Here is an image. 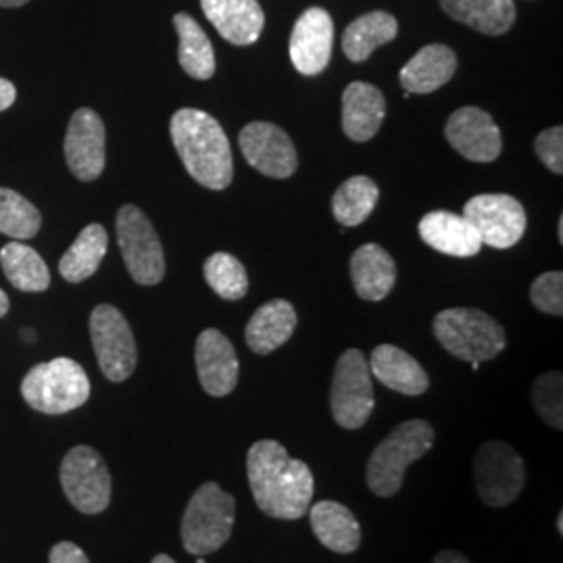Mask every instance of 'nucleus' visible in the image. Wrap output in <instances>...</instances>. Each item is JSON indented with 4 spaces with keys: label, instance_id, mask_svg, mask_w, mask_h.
Wrapping results in <instances>:
<instances>
[{
    "label": "nucleus",
    "instance_id": "obj_28",
    "mask_svg": "<svg viewBox=\"0 0 563 563\" xmlns=\"http://www.w3.org/2000/svg\"><path fill=\"white\" fill-rule=\"evenodd\" d=\"M109 236L101 223H90L81 230L69 251L60 257V276L71 284L88 280L97 274L107 255Z\"/></svg>",
    "mask_w": 563,
    "mask_h": 563
},
{
    "label": "nucleus",
    "instance_id": "obj_23",
    "mask_svg": "<svg viewBox=\"0 0 563 563\" xmlns=\"http://www.w3.org/2000/svg\"><path fill=\"white\" fill-rule=\"evenodd\" d=\"M457 57L444 44H428L401 69V86L409 95H430L453 80Z\"/></svg>",
    "mask_w": 563,
    "mask_h": 563
},
{
    "label": "nucleus",
    "instance_id": "obj_18",
    "mask_svg": "<svg viewBox=\"0 0 563 563\" xmlns=\"http://www.w3.org/2000/svg\"><path fill=\"white\" fill-rule=\"evenodd\" d=\"M205 18L222 34V38L249 46L262 36L265 13L257 0H201Z\"/></svg>",
    "mask_w": 563,
    "mask_h": 563
},
{
    "label": "nucleus",
    "instance_id": "obj_22",
    "mask_svg": "<svg viewBox=\"0 0 563 563\" xmlns=\"http://www.w3.org/2000/svg\"><path fill=\"white\" fill-rule=\"evenodd\" d=\"M351 280L363 301H383L397 282V265L380 244H363L351 257Z\"/></svg>",
    "mask_w": 563,
    "mask_h": 563
},
{
    "label": "nucleus",
    "instance_id": "obj_20",
    "mask_svg": "<svg viewBox=\"0 0 563 563\" xmlns=\"http://www.w3.org/2000/svg\"><path fill=\"white\" fill-rule=\"evenodd\" d=\"M418 230L428 246L451 257H474L484 246L476 228L457 213L432 211L423 216Z\"/></svg>",
    "mask_w": 563,
    "mask_h": 563
},
{
    "label": "nucleus",
    "instance_id": "obj_11",
    "mask_svg": "<svg viewBox=\"0 0 563 563\" xmlns=\"http://www.w3.org/2000/svg\"><path fill=\"white\" fill-rule=\"evenodd\" d=\"M474 481L483 504L507 507L520 497L526 484L522 457L511 444L484 443L474 460Z\"/></svg>",
    "mask_w": 563,
    "mask_h": 563
},
{
    "label": "nucleus",
    "instance_id": "obj_10",
    "mask_svg": "<svg viewBox=\"0 0 563 563\" xmlns=\"http://www.w3.org/2000/svg\"><path fill=\"white\" fill-rule=\"evenodd\" d=\"M90 339L107 380L123 383L134 374L139 351L132 328L120 309L99 305L90 316Z\"/></svg>",
    "mask_w": 563,
    "mask_h": 563
},
{
    "label": "nucleus",
    "instance_id": "obj_44",
    "mask_svg": "<svg viewBox=\"0 0 563 563\" xmlns=\"http://www.w3.org/2000/svg\"><path fill=\"white\" fill-rule=\"evenodd\" d=\"M558 236H560V242H563V220L560 218V228H558Z\"/></svg>",
    "mask_w": 563,
    "mask_h": 563
},
{
    "label": "nucleus",
    "instance_id": "obj_32",
    "mask_svg": "<svg viewBox=\"0 0 563 563\" xmlns=\"http://www.w3.org/2000/svg\"><path fill=\"white\" fill-rule=\"evenodd\" d=\"M41 211L11 188H0V234L30 241L41 232Z\"/></svg>",
    "mask_w": 563,
    "mask_h": 563
},
{
    "label": "nucleus",
    "instance_id": "obj_1",
    "mask_svg": "<svg viewBox=\"0 0 563 563\" xmlns=\"http://www.w3.org/2000/svg\"><path fill=\"white\" fill-rule=\"evenodd\" d=\"M246 474L255 504L276 520H299L311 505L313 474L278 441H260L249 449Z\"/></svg>",
    "mask_w": 563,
    "mask_h": 563
},
{
    "label": "nucleus",
    "instance_id": "obj_29",
    "mask_svg": "<svg viewBox=\"0 0 563 563\" xmlns=\"http://www.w3.org/2000/svg\"><path fill=\"white\" fill-rule=\"evenodd\" d=\"M174 25L180 38L178 59L181 69L195 80H211L216 74V51L205 30L188 13H178Z\"/></svg>",
    "mask_w": 563,
    "mask_h": 563
},
{
    "label": "nucleus",
    "instance_id": "obj_14",
    "mask_svg": "<svg viewBox=\"0 0 563 563\" xmlns=\"http://www.w3.org/2000/svg\"><path fill=\"white\" fill-rule=\"evenodd\" d=\"M444 136L467 162L493 163L504 151L499 125L478 107L457 109L444 125Z\"/></svg>",
    "mask_w": 563,
    "mask_h": 563
},
{
    "label": "nucleus",
    "instance_id": "obj_38",
    "mask_svg": "<svg viewBox=\"0 0 563 563\" xmlns=\"http://www.w3.org/2000/svg\"><path fill=\"white\" fill-rule=\"evenodd\" d=\"M18 99V90L13 86V81L0 78V111H7Z\"/></svg>",
    "mask_w": 563,
    "mask_h": 563
},
{
    "label": "nucleus",
    "instance_id": "obj_35",
    "mask_svg": "<svg viewBox=\"0 0 563 563\" xmlns=\"http://www.w3.org/2000/svg\"><path fill=\"white\" fill-rule=\"evenodd\" d=\"M530 301L547 316H563V274L547 272L530 286Z\"/></svg>",
    "mask_w": 563,
    "mask_h": 563
},
{
    "label": "nucleus",
    "instance_id": "obj_2",
    "mask_svg": "<svg viewBox=\"0 0 563 563\" xmlns=\"http://www.w3.org/2000/svg\"><path fill=\"white\" fill-rule=\"evenodd\" d=\"M169 134L188 176L209 190H223L232 184V146L220 121L201 109L186 107L174 113Z\"/></svg>",
    "mask_w": 563,
    "mask_h": 563
},
{
    "label": "nucleus",
    "instance_id": "obj_31",
    "mask_svg": "<svg viewBox=\"0 0 563 563\" xmlns=\"http://www.w3.org/2000/svg\"><path fill=\"white\" fill-rule=\"evenodd\" d=\"M378 197H380V190L376 181L369 180L367 176L349 178L334 192V199H332L334 220L344 228L360 225L376 209Z\"/></svg>",
    "mask_w": 563,
    "mask_h": 563
},
{
    "label": "nucleus",
    "instance_id": "obj_17",
    "mask_svg": "<svg viewBox=\"0 0 563 563\" xmlns=\"http://www.w3.org/2000/svg\"><path fill=\"white\" fill-rule=\"evenodd\" d=\"M195 362H197L202 390L207 395L225 397L236 388L241 363L234 351V344L228 341V336H223L220 330L216 328L202 330L197 339Z\"/></svg>",
    "mask_w": 563,
    "mask_h": 563
},
{
    "label": "nucleus",
    "instance_id": "obj_24",
    "mask_svg": "<svg viewBox=\"0 0 563 563\" xmlns=\"http://www.w3.org/2000/svg\"><path fill=\"white\" fill-rule=\"evenodd\" d=\"M295 328V307L284 299H274L255 311V316L249 320V325L244 330V339L253 353L269 355L276 349H280L284 342L290 341Z\"/></svg>",
    "mask_w": 563,
    "mask_h": 563
},
{
    "label": "nucleus",
    "instance_id": "obj_8",
    "mask_svg": "<svg viewBox=\"0 0 563 563\" xmlns=\"http://www.w3.org/2000/svg\"><path fill=\"white\" fill-rule=\"evenodd\" d=\"M374 386H372V374L369 365L357 349L344 351L332 380V393H330V407L334 422L342 426L344 430H357L363 423L369 420L374 411Z\"/></svg>",
    "mask_w": 563,
    "mask_h": 563
},
{
    "label": "nucleus",
    "instance_id": "obj_13",
    "mask_svg": "<svg viewBox=\"0 0 563 563\" xmlns=\"http://www.w3.org/2000/svg\"><path fill=\"white\" fill-rule=\"evenodd\" d=\"M239 142L244 159L267 178H290L299 167L295 144L282 128L269 121H253L244 125Z\"/></svg>",
    "mask_w": 563,
    "mask_h": 563
},
{
    "label": "nucleus",
    "instance_id": "obj_33",
    "mask_svg": "<svg viewBox=\"0 0 563 563\" xmlns=\"http://www.w3.org/2000/svg\"><path fill=\"white\" fill-rule=\"evenodd\" d=\"M205 280L211 290L225 301H241L249 292V274L234 255L213 253L202 267Z\"/></svg>",
    "mask_w": 563,
    "mask_h": 563
},
{
    "label": "nucleus",
    "instance_id": "obj_16",
    "mask_svg": "<svg viewBox=\"0 0 563 563\" xmlns=\"http://www.w3.org/2000/svg\"><path fill=\"white\" fill-rule=\"evenodd\" d=\"M334 46V21L322 7H311L292 27L290 59L302 76H318L328 67Z\"/></svg>",
    "mask_w": 563,
    "mask_h": 563
},
{
    "label": "nucleus",
    "instance_id": "obj_30",
    "mask_svg": "<svg viewBox=\"0 0 563 563\" xmlns=\"http://www.w3.org/2000/svg\"><path fill=\"white\" fill-rule=\"evenodd\" d=\"M0 265L7 276L21 292H42L51 286V274L41 255L21 242H9L0 249Z\"/></svg>",
    "mask_w": 563,
    "mask_h": 563
},
{
    "label": "nucleus",
    "instance_id": "obj_6",
    "mask_svg": "<svg viewBox=\"0 0 563 563\" xmlns=\"http://www.w3.org/2000/svg\"><path fill=\"white\" fill-rule=\"evenodd\" d=\"M21 395L25 402L48 416L69 413L90 397V380L80 363L57 357L32 367L23 383Z\"/></svg>",
    "mask_w": 563,
    "mask_h": 563
},
{
    "label": "nucleus",
    "instance_id": "obj_12",
    "mask_svg": "<svg viewBox=\"0 0 563 563\" xmlns=\"http://www.w3.org/2000/svg\"><path fill=\"white\" fill-rule=\"evenodd\" d=\"M463 218L476 228L483 244L493 249H511L526 232L522 202L509 195H478L465 202Z\"/></svg>",
    "mask_w": 563,
    "mask_h": 563
},
{
    "label": "nucleus",
    "instance_id": "obj_21",
    "mask_svg": "<svg viewBox=\"0 0 563 563\" xmlns=\"http://www.w3.org/2000/svg\"><path fill=\"white\" fill-rule=\"evenodd\" d=\"M367 365H369V374H374L376 380H380L386 388L397 390L407 397H418L430 386L428 374L423 372L422 365L395 344L376 346Z\"/></svg>",
    "mask_w": 563,
    "mask_h": 563
},
{
    "label": "nucleus",
    "instance_id": "obj_41",
    "mask_svg": "<svg viewBox=\"0 0 563 563\" xmlns=\"http://www.w3.org/2000/svg\"><path fill=\"white\" fill-rule=\"evenodd\" d=\"M25 2H30V0H0V7H7V9H15V7H23Z\"/></svg>",
    "mask_w": 563,
    "mask_h": 563
},
{
    "label": "nucleus",
    "instance_id": "obj_9",
    "mask_svg": "<svg viewBox=\"0 0 563 563\" xmlns=\"http://www.w3.org/2000/svg\"><path fill=\"white\" fill-rule=\"evenodd\" d=\"M60 486L69 504L95 516L111 504V474L101 455L88 446H74L60 463Z\"/></svg>",
    "mask_w": 563,
    "mask_h": 563
},
{
    "label": "nucleus",
    "instance_id": "obj_3",
    "mask_svg": "<svg viewBox=\"0 0 563 563\" xmlns=\"http://www.w3.org/2000/svg\"><path fill=\"white\" fill-rule=\"evenodd\" d=\"M434 446V428L426 420L402 422L378 444L367 463L365 481L376 497H395L409 465Z\"/></svg>",
    "mask_w": 563,
    "mask_h": 563
},
{
    "label": "nucleus",
    "instance_id": "obj_36",
    "mask_svg": "<svg viewBox=\"0 0 563 563\" xmlns=\"http://www.w3.org/2000/svg\"><path fill=\"white\" fill-rule=\"evenodd\" d=\"M534 151L539 159L544 163L547 169L553 174L562 176L563 174V128L553 125L549 130L541 132L534 141Z\"/></svg>",
    "mask_w": 563,
    "mask_h": 563
},
{
    "label": "nucleus",
    "instance_id": "obj_7",
    "mask_svg": "<svg viewBox=\"0 0 563 563\" xmlns=\"http://www.w3.org/2000/svg\"><path fill=\"white\" fill-rule=\"evenodd\" d=\"M121 255L130 276L142 286H155L165 276L162 241L136 205H123L115 220Z\"/></svg>",
    "mask_w": 563,
    "mask_h": 563
},
{
    "label": "nucleus",
    "instance_id": "obj_19",
    "mask_svg": "<svg viewBox=\"0 0 563 563\" xmlns=\"http://www.w3.org/2000/svg\"><path fill=\"white\" fill-rule=\"evenodd\" d=\"M386 115L384 95L372 84L353 81L342 92V130L355 142L372 141Z\"/></svg>",
    "mask_w": 563,
    "mask_h": 563
},
{
    "label": "nucleus",
    "instance_id": "obj_27",
    "mask_svg": "<svg viewBox=\"0 0 563 563\" xmlns=\"http://www.w3.org/2000/svg\"><path fill=\"white\" fill-rule=\"evenodd\" d=\"M397 34L399 21L386 11H372L349 23V27L342 34V51L346 59L362 63L369 59L378 46L395 41Z\"/></svg>",
    "mask_w": 563,
    "mask_h": 563
},
{
    "label": "nucleus",
    "instance_id": "obj_42",
    "mask_svg": "<svg viewBox=\"0 0 563 563\" xmlns=\"http://www.w3.org/2000/svg\"><path fill=\"white\" fill-rule=\"evenodd\" d=\"M151 563H176L169 555H165V553H162V555H157V558H153V562Z\"/></svg>",
    "mask_w": 563,
    "mask_h": 563
},
{
    "label": "nucleus",
    "instance_id": "obj_15",
    "mask_svg": "<svg viewBox=\"0 0 563 563\" xmlns=\"http://www.w3.org/2000/svg\"><path fill=\"white\" fill-rule=\"evenodd\" d=\"M104 123L92 109H78L67 125L65 159L71 174L81 181H95L104 169Z\"/></svg>",
    "mask_w": 563,
    "mask_h": 563
},
{
    "label": "nucleus",
    "instance_id": "obj_39",
    "mask_svg": "<svg viewBox=\"0 0 563 563\" xmlns=\"http://www.w3.org/2000/svg\"><path fill=\"white\" fill-rule=\"evenodd\" d=\"M432 563H470V560L462 555L460 551H453V549H446V551H441Z\"/></svg>",
    "mask_w": 563,
    "mask_h": 563
},
{
    "label": "nucleus",
    "instance_id": "obj_37",
    "mask_svg": "<svg viewBox=\"0 0 563 563\" xmlns=\"http://www.w3.org/2000/svg\"><path fill=\"white\" fill-rule=\"evenodd\" d=\"M48 563H90L86 553L81 551L80 547L76 543H69V541H63L57 543L51 549V555H48Z\"/></svg>",
    "mask_w": 563,
    "mask_h": 563
},
{
    "label": "nucleus",
    "instance_id": "obj_34",
    "mask_svg": "<svg viewBox=\"0 0 563 563\" xmlns=\"http://www.w3.org/2000/svg\"><path fill=\"white\" fill-rule=\"evenodd\" d=\"M532 405L544 422L558 430L563 428L562 372H547L532 386Z\"/></svg>",
    "mask_w": 563,
    "mask_h": 563
},
{
    "label": "nucleus",
    "instance_id": "obj_4",
    "mask_svg": "<svg viewBox=\"0 0 563 563\" xmlns=\"http://www.w3.org/2000/svg\"><path fill=\"white\" fill-rule=\"evenodd\" d=\"M434 336L444 349L467 363L495 360L507 344L504 325L481 309L453 307L434 318Z\"/></svg>",
    "mask_w": 563,
    "mask_h": 563
},
{
    "label": "nucleus",
    "instance_id": "obj_5",
    "mask_svg": "<svg viewBox=\"0 0 563 563\" xmlns=\"http://www.w3.org/2000/svg\"><path fill=\"white\" fill-rule=\"evenodd\" d=\"M236 520V501L216 483H205L192 495L181 518V543L197 558L216 553L230 541Z\"/></svg>",
    "mask_w": 563,
    "mask_h": 563
},
{
    "label": "nucleus",
    "instance_id": "obj_40",
    "mask_svg": "<svg viewBox=\"0 0 563 563\" xmlns=\"http://www.w3.org/2000/svg\"><path fill=\"white\" fill-rule=\"evenodd\" d=\"M9 313V297L4 295V290L0 288V318H4Z\"/></svg>",
    "mask_w": 563,
    "mask_h": 563
},
{
    "label": "nucleus",
    "instance_id": "obj_43",
    "mask_svg": "<svg viewBox=\"0 0 563 563\" xmlns=\"http://www.w3.org/2000/svg\"><path fill=\"white\" fill-rule=\"evenodd\" d=\"M558 530H560V534H563V514L558 516Z\"/></svg>",
    "mask_w": 563,
    "mask_h": 563
},
{
    "label": "nucleus",
    "instance_id": "obj_26",
    "mask_svg": "<svg viewBox=\"0 0 563 563\" xmlns=\"http://www.w3.org/2000/svg\"><path fill=\"white\" fill-rule=\"evenodd\" d=\"M441 7L451 20L486 36L507 34L516 23L514 0H441Z\"/></svg>",
    "mask_w": 563,
    "mask_h": 563
},
{
    "label": "nucleus",
    "instance_id": "obj_25",
    "mask_svg": "<svg viewBox=\"0 0 563 563\" xmlns=\"http://www.w3.org/2000/svg\"><path fill=\"white\" fill-rule=\"evenodd\" d=\"M318 541L334 553H353L362 544V528L349 507L339 501H320L309 511Z\"/></svg>",
    "mask_w": 563,
    "mask_h": 563
}]
</instances>
